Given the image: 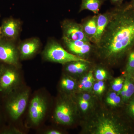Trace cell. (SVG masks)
Listing matches in <instances>:
<instances>
[{"label": "cell", "instance_id": "cell-1", "mask_svg": "<svg viewBox=\"0 0 134 134\" xmlns=\"http://www.w3.org/2000/svg\"><path fill=\"white\" fill-rule=\"evenodd\" d=\"M110 21L95 46L103 59L113 63L134 46V8L129 4L113 9Z\"/></svg>", "mask_w": 134, "mask_h": 134}, {"label": "cell", "instance_id": "cell-2", "mask_svg": "<svg viewBox=\"0 0 134 134\" xmlns=\"http://www.w3.org/2000/svg\"><path fill=\"white\" fill-rule=\"evenodd\" d=\"M44 55L48 60L63 64L78 61L90 62L69 52L59 43L54 40L48 43L44 51Z\"/></svg>", "mask_w": 134, "mask_h": 134}, {"label": "cell", "instance_id": "cell-3", "mask_svg": "<svg viewBox=\"0 0 134 134\" xmlns=\"http://www.w3.org/2000/svg\"><path fill=\"white\" fill-rule=\"evenodd\" d=\"M61 28L63 37L70 40L90 42L85 34L81 24L73 20L65 19L62 23Z\"/></svg>", "mask_w": 134, "mask_h": 134}, {"label": "cell", "instance_id": "cell-4", "mask_svg": "<svg viewBox=\"0 0 134 134\" xmlns=\"http://www.w3.org/2000/svg\"><path fill=\"white\" fill-rule=\"evenodd\" d=\"M62 40L66 48L71 53L83 59H85L84 56L95 48L94 45L89 41L70 40L63 37Z\"/></svg>", "mask_w": 134, "mask_h": 134}, {"label": "cell", "instance_id": "cell-5", "mask_svg": "<svg viewBox=\"0 0 134 134\" xmlns=\"http://www.w3.org/2000/svg\"><path fill=\"white\" fill-rule=\"evenodd\" d=\"M29 97V91H25L19 93L9 104L8 109L14 119H18L24 112Z\"/></svg>", "mask_w": 134, "mask_h": 134}, {"label": "cell", "instance_id": "cell-6", "mask_svg": "<svg viewBox=\"0 0 134 134\" xmlns=\"http://www.w3.org/2000/svg\"><path fill=\"white\" fill-rule=\"evenodd\" d=\"M46 104L44 99L36 96L32 99L29 108L30 119L34 124L40 122L45 114Z\"/></svg>", "mask_w": 134, "mask_h": 134}, {"label": "cell", "instance_id": "cell-7", "mask_svg": "<svg viewBox=\"0 0 134 134\" xmlns=\"http://www.w3.org/2000/svg\"><path fill=\"white\" fill-rule=\"evenodd\" d=\"M113 9L103 14H97V22L96 33L90 39L91 43L94 45L97 44L104 32L106 27L110 21L113 14Z\"/></svg>", "mask_w": 134, "mask_h": 134}, {"label": "cell", "instance_id": "cell-8", "mask_svg": "<svg viewBox=\"0 0 134 134\" xmlns=\"http://www.w3.org/2000/svg\"><path fill=\"white\" fill-rule=\"evenodd\" d=\"M0 60L10 65H16L18 57L14 46L9 42H0Z\"/></svg>", "mask_w": 134, "mask_h": 134}, {"label": "cell", "instance_id": "cell-9", "mask_svg": "<svg viewBox=\"0 0 134 134\" xmlns=\"http://www.w3.org/2000/svg\"><path fill=\"white\" fill-rule=\"evenodd\" d=\"M54 117L57 122L63 125L71 124L73 121V113L68 104L61 103L59 104L56 108Z\"/></svg>", "mask_w": 134, "mask_h": 134}, {"label": "cell", "instance_id": "cell-10", "mask_svg": "<svg viewBox=\"0 0 134 134\" xmlns=\"http://www.w3.org/2000/svg\"><path fill=\"white\" fill-rule=\"evenodd\" d=\"M95 133L97 134H119L120 131L117 126L113 120L104 119L99 120L96 126Z\"/></svg>", "mask_w": 134, "mask_h": 134}, {"label": "cell", "instance_id": "cell-11", "mask_svg": "<svg viewBox=\"0 0 134 134\" xmlns=\"http://www.w3.org/2000/svg\"><path fill=\"white\" fill-rule=\"evenodd\" d=\"M40 45L39 40L35 38L24 41L19 46L21 58L26 59L33 55L38 50Z\"/></svg>", "mask_w": 134, "mask_h": 134}, {"label": "cell", "instance_id": "cell-12", "mask_svg": "<svg viewBox=\"0 0 134 134\" xmlns=\"http://www.w3.org/2000/svg\"><path fill=\"white\" fill-rule=\"evenodd\" d=\"M20 22L18 20L9 19L6 20L3 23L1 32L5 37L12 39L16 38L20 30Z\"/></svg>", "mask_w": 134, "mask_h": 134}, {"label": "cell", "instance_id": "cell-13", "mask_svg": "<svg viewBox=\"0 0 134 134\" xmlns=\"http://www.w3.org/2000/svg\"><path fill=\"white\" fill-rule=\"evenodd\" d=\"M97 22V15H94L84 18L81 23L85 34L90 40L96 33Z\"/></svg>", "mask_w": 134, "mask_h": 134}, {"label": "cell", "instance_id": "cell-14", "mask_svg": "<svg viewBox=\"0 0 134 134\" xmlns=\"http://www.w3.org/2000/svg\"><path fill=\"white\" fill-rule=\"evenodd\" d=\"M106 0H81L79 12L84 10H88L94 15L99 14L101 7Z\"/></svg>", "mask_w": 134, "mask_h": 134}, {"label": "cell", "instance_id": "cell-15", "mask_svg": "<svg viewBox=\"0 0 134 134\" xmlns=\"http://www.w3.org/2000/svg\"><path fill=\"white\" fill-rule=\"evenodd\" d=\"M68 63L66 68L67 71L72 74H81L88 69L90 62L78 61Z\"/></svg>", "mask_w": 134, "mask_h": 134}, {"label": "cell", "instance_id": "cell-16", "mask_svg": "<svg viewBox=\"0 0 134 134\" xmlns=\"http://www.w3.org/2000/svg\"><path fill=\"white\" fill-rule=\"evenodd\" d=\"M16 73L11 70H8L1 77L0 85L3 88L6 89L12 85L17 80Z\"/></svg>", "mask_w": 134, "mask_h": 134}, {"label": "cell", "instance_id": "cell-17", "mask_svg": "<svg viewBox=\"0 0 134 134\" xmlns=\"http://www.w3.org/2000/svg\"><path fill=\"white\" fill-rule=\"evenodd\" d=\"M61 85L63 88L66 90L70 91L75 88V82L71 78L69 77L63 78L61 82Z\"/></svg>", "mask_w": 134, "mask_h": 134}, {"label": "cell", "instance_id": "cell-18", "mask_svg": "<svg viewBox=\"0 0 134 134\" xmlns=\"http://www.w3.org/2000/svg\"><path fill=\"white\" fill-rule=\"evenodd\" d=\"M124 85L126 88V96L125 100L129 99L134 93V85L128 79L125 80Z\"/></svg>", "mask_w": 134, "mask_h": 134}, {"label": "cell", "instance_id": "cell-19", "mask_svg": "<svg viewBox=\"0 0 134 134\" xmlns=\"http://www.w3.org/2000/svg\"><path fill=\"white\" fill-rule=\"evenodd\" d=\"M124 82V79L122 77H119L116 78L112 85V88L113 90L117 92H120L123 87Z\"/></svg>", "mask_w": 134, "mask_h": 134}, {"label": "cell", "instance_id": "cell-20", "mask_svg": "<svg viewBox=\"0 0 134 134\" xmlns=\"http://www.w3.org/2000/svg\"><path fill=\"white\" fill-rule=\"evenodd\" d=\"M95 75L96 79L98 80L103 81L106 78L107 72L104 69L99 68L96 70Z\"/></svg>", "mask_w": 134, "mask_h": 134}, {"label": "cell", "instance_id": "cell-21", "mask_svg": "<svg viewBox=\"0 0 134 134\" xmlns=\"http://www.w3.org/2000/svg\"><path fill=\"white\" fill-rule=\"evenodd\" d=\"M127 71L128 72L134 70V50L130 53L126 67Z\"/></svg>", "mask_w": 134, "mask_h": 134}, {"label": "cell", "instance_id": "cell-22", "mask_svg": "<svg viewBox=\"0 0 134 134\" xmlns=\"http://www.w3.org/2000/svg\"><path fill=\"white\" fill-rule=\"evenodd\" d=\"M79 104L81 109L83 111H86L88 109L90 106V102L80 98L79 100Z\"/></svg>", "mask_w": 134, "mask_h": 134}, {"label": "cell", "instance_id": "cell-23", "mask_svg": "<svg viewBox=\"0 0 134 134\" xmlns=\"http://www.w3.org/2000/svg\"><path fill=\"white\" fill-rule=\"evenodd\" d=\"M93 76L92 71H90L89 72L88 74H87L82 79V81H81V83H80V84H79V90L81 91L82 88L83 87V85H84L86 83V82L88 81L89 79H90Z\"/></svg>", "mask_w": 134, "mask_h": 134}, {"label": "cell", "instance_id": "cell-24", "mask_svg": "<svg viewBox=\"0 0 134 134\" xmlns=\"http://www.w3.org/2000/svg\"><path fill=\"white\" fill-rule=\"evenodd\" d=\"M94 81L95 79L93 76L85 84L83 87L82 88L81 91H86L90 90L92 87Z\"/></svg>", "mask_w": 134, "mask_h": 134}, {"label": "cell", "instance_id": "cell-25", "mask_svg": "<svg viewBox=\"0 0 134 134\" xmlns=\"http://www.w3.org/2000/svg\"><path fill=\"white\" fill-rule=\"evenodd\" d=\"M121 100V99L120 97L117 95L115 98L110 102L108 104L110 105L113 106H117L120 103Z\"/></svg>", "mask_w": 134, "mask_h": 134}, {"label": "cell", "instance_id": "cell-26", "mask_svg": "<svg viewBox=\"0 0 134 134\" xmlns=\"http://www.w3.org/2000/svg\"><path fill=\"white\" fill-rule=\"evenodd\" d=\"M93 89L96 93L99 94H101L103 93L104 91L100 88V86L99 85L98 83H96L94 84L93 86Z\"/></svg>", "mask_w": 134, "mask_h": 134}, {"label": "cell", "instance_id": "cell-27", "mask_svg": "<svg viewBox=\"0 0 134 134\" xmlns=\"http://www.w3.org/2000/svg\"><path fill=\"white\" fill-rule=\"evenodd\" d=\"M117 94L115 92H111L107 96L106 98V102L108 104H109L110 102L112 101L115 97L117 96Z\"/></svg>", "mask_w": 134, "mask_h": 134}, {"label": "cell", "instance_id": "cell-28", "mask_svg": "<svg viewBox=\"0 0 134 134\" xmlns=\"http://www.w3.org/2000/svg\"><path fill=\"white\" fill-rule=\"evenodd\" d=\"M129 110L130 114L134 117V99L130 104Z\"/></svg>", "mask_w": 134, "mask_h": 134}, {"label": "cell", "instance_id": "cell-29", "mask_svg": "<svg viewBox=\"0 0 134 134\" xmlns=\"http://www.w3.org/2000/svg\"><path fill=\"white\" fill-rule=\"evenodd\" d=\"M124 1V0H110L111 3L112 5H115V7H119L121 5Z\"/></svg>", "mask_w": 134, "mask_h": 134}, {"label": "cell", "instance_id": "cell-30", "mask_svg": "<svg viewBox=\"0 0 134 134\" xmlns=\"http://www.w3.org/2000/svg\"><path fill=\"white\" fill-rule=\"evenodd\" d=\"M120 92L121 96H122V98L124 99V100H125V96H126V88H125V86L124 85H123V87H122V89H121L120 91Z\"/></svg>", "mask_w": 134, "mask_h": 134}, {"label": "cell", "instance_id": "cell-31", "mask_svg": "<svg viewBox=\"0 0 134 134\" xmlns=\"http://www.w3.org/2000/svg\"><path fill=\"white\" fill-rule=\"evenodd\" d=\"M99 85L100 86V88L103 90L104 91L105 90V85L103 81H99L98 82Z\"/></svg>", "mask_w": 134, "mask_h": 134}, {"label": "cell", "instance_id": "cell-32", "mask_svg": "<svg viewBox=\"0 0 134 134\" xmlns=\"http://www.w3.org/2000/svg\"><path fill=\"white\" fill-rule=\"evenodd\" d=\"M83 99L85 100H88L89 101V100L91 99V96L89 95V94H87V93H85V94H83L82 95V96L81 97Z\"/></svg>", "mask_w": 134, "mask_h": 134}, {"label": "cell", "instance_id": "cell-33", "mask_svg": "<svg viewBox=\"0 0 134 134\" xmlns=\"http://www.w3.org/2000/svg\"><path fill=\"white\" fill-rule=\"evenodd\" d=\"M47 133L48 134H61V133L57 130H52L48 131Z\"/></svg>", "mask_w": 134, "mask_h": 134}, {"label": "cell", "instance_id": "cell-34", "mask_svg": "<svg viewBox=\"0 0 134 134\" xmlns=\"http://www.w3.org/2000/svg\"><path fill=\"white\" fill-rule=\"evenodd\" d=\"M130 4L134 8V0H132V2H131Z\"/></svg>", "mask_w": 134, "mask_h": 134}, {"label": "cell", "instance_id": "cell-35", "mask_svg": "<svg viewBox=\"0 0 134 134\" xmlns=\"http://www.w3.org/2000/svg\"><path fill=\"white\" fill-rule=\"evenodd\" d=\"M1 28H0V34H1Z\"/></svg>", "mask_w": 134, "mask_h": 134}]
</instances>
